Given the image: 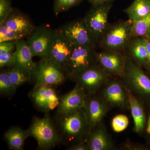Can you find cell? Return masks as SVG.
<instances>
[{"instance_id":"cell-1","label":"cell","mask_w":150,"mask_h":150,"mask_svg":"<svg viewBox=\"0 0 150 150\" xmlns=\"http://www.w3.org/2000/svg\"><path fill=\"white\" fill-rule=\"evenodd\" d=\"M58 118L57 131L61 141L71 146L87 140L91 128L83 108Z\"/></svg>"},{"instance_id":"cell-2","label":"cell","mask_w":150,"mask_h":150,"mask_svg":"<svg viewBox=\"0 0 150 150\" xmlns=\"http://www.w3.org/2000/svg\"><path fill=\"white\" fill-rule=\"evenodd\" d=\"M122 77L125 86L140 101L150 103V78L130 58H126Z\"/></svg>"},{"instance_id":"cell-3","label":"cell","mask_w":150,"mask_h":150,"mask_svg":"<svg viewBox=\"0 0 150 150\" xmlns=\"http://www.w3.org/2000/svg\"><path fill=\"white\" fill-rule=\"evenodd\" d=\"M133 21L119 22L108 28L100 38V45L105 50L119 51L128 46L132 39Z\"/></svg>"},{"instance_id":"cell-4","label":"cell","mask_w":150,"mask_h":150,"mask_svg":"<svg viewBox=\"0 0 150 150\" xmlns=\"http://www.w3.org/2000/svg\"><path fill=\"white\" fill-rule=\"evenodd\" d=\"M28 131L41 149H51L62 142L58 131L48 116L34 118Z\"/></svg>"},{"instance_id":"cell-5","label":"cell","mask_w":150,"mask_h":150,"mask_svg":"<svg viewBox=\"0 0 150 150\" xmlns=\"http://www.w3.org/2000/svg\"><path fill=\"white\" fill-rule=\"evenodd\" d=\"M67 75L65 70L48 58H42L36 64L32 76L35 87L40 85H59L64 82Z\"/></svg>"},{"instance_id":"cell-6","label":"cell","mask_w":150,"mask_h":150,"mask_svg":"<svg viewBox=\"0 0 150 150\" xmlns=\"http://www.w3.org/2000/svg\"><path fill=\"white\" fill-rule=\"evenodd\" d=\"M94 49L75 46L65 67V71L68 77L74 80L81 72L96 64V53Z\"/></svg>"},{"instance_id":"cell-7","label":"cell","mask_w":150,"mask_h":150,"mask_svg":"<svg viewBox=\"0 0 150 150\" xmlns=\"http://www.w3.org/2000/svg\"><path fill=\"white\" fill-rule=\"evenodd\" d=\"M55 37V30L47 25L36 28L26 40L33 56L48 58Z\"/></svg>"},{"instance_id":"cell-8","label":"cell","mask_w":150,"mask_h":150,"mask_svg":"<svg viewBox=\"0 0 150 150\" xmlns=\"http://www.w3.org/2000/svg\"><path fill=\"white\" fill-rule=\"evenodd\" d=\"M108 76L98 64H95L77 76L76 84L88 95L96 93L107 83Z\"/></svg>"},{"instance_id":"cell-9","label":"cell","mask_w":150,"mask_h":150,"mask_svg":"<svg viewBox=\"0 0 150 150\" xmlns=\"http://www.w3.org/2000/svg\"><path fill=\"white\" fill-rule=\"evenodd\" d=\"M61 28L74 46L95 48L98 40L92 34L83 18L68 23Z\"/></svg>"},{"instance_id":"cell-10","label":"cell","mask_w":150,"mask_h":150,"mask_svg":"<svg viewBox=\"0 0 150 150\" xmlns=\"http://www.w3.org/2000/svg\"><path fill=\"white\" fill-rule=\"evenodd\" d=\"M112 3L93 6L83 18L87 26L95 38L100 39L108 28V18Z\"/></svg>"},{"instance_id":"cell-11","label":"cell","mask_w":150,"mask_h":150,"mask_svg":"<svg viewBox=\"0 0 150 150\" xmlns=\"http://www.w3.org/2000/svg\"><path fill=\"white\" fill-rule=\"evenodd\" d=\"M96 62L108 76L122 77L126 58L119 51L106 50L96 53Z\"/></svg>"},{"instance_id":"cell-12","label":"cell","mask_w":150,"mask_h":150,"mask_svg":"<svg viewBox=\"0 0 150 150\" xmlns=\"http://www.w3.org/2000/svg\"><path fill=\"white\" fill-rule=\"evenodd\" d=\"M100 96L109 106L123 108L129 106L126 86L118 80L109 79L102 88Z\"/></svg>"},{"instance_id":"cell-13","label":"cell","mask_w":150,"mask_h":150,"mask_svg":"<svg viewBox=\"0 0 150 150\" xmlns=\"http://www.w3.org/2000/svg\"><path fill=\"white\" fill-rule=\"evenodd\" d=\"M74 47L65 36L61 28L55 30L54 43L47 58L65 70V66Z\"/></svg>"},{"instance_id":"cell-14","label":"cell","mask_w":150,"mask_h":150,"mask_svg":"<svg viewBox=\"0 0 150 150\" xmlns=\"http://www.w3.org/2000/svg\"><path fill=\"white\" fill-rule=\"evenodd\" d=\"M96 94L88 95L83 107L91 129L102 122L109 106L101 96Z\"/></svg>"},{"instance_id":"cell-15","label":"cell","mask_w":150,"mask_h":150,"mask_svg":"<svg viewBox=\"0 0 150 150\" xmlns=\"http://www.w3.org/2000/svg\"><path fill=\"white\" fill-rule=\"evenodd\" d=\"M88 95L77 85L60 99L57 115L62 116L83 108Z\"/></svg>"},{"instance_id":"cell-16","label":"cell","mask_w":150,"mask_h":150,"mask_svg":"<svg viewBox=\"0 0 150 150\" xmlns=\"http://www.w3.org/2000/svg\"><path fill=\"white\" fill-rule=\"evenodd\" d=\"M31 95L35 105L44 112L54 110L60 103V98L55 90L51 86L40 85L34 87Z\"/></svg>"},{"instance_id":"cell-17","label":"cell","mask_w":150,"mask_h":150,"mask_svg":"<svg viewBox=\"0 0 150 150\" xmlns=\"http://www.w3.org/2000/svg\"><path fill=\"white\" fill-rule=\"evenodd\" d=\"M33 57L26 40L22 39L16 41L12 65L24 70L32 77L36 67V63L33 59Z\"/></svg>"},{"instance_id":"cell-18","label":"cell","mask_w":150,"mask_h":150,"mask_svg":"<svg viewBox=\"0 0 150 150\" xmlns=\"http://www.w3.org/2000/svg\"><path fill=\"white\" fill-rule=\"evenodd\" d=\"M87 142L89 150H111L115 149L112 139L102 122L91 129Z\"/></svg>"},{"instance_id":"cell-19","label":"cell","mask_w":150,"mask_h":150,"mask_svg":"<svg viewBox=\"0 0 150 150\" xmlns=\"http://www.w3.org/2000/svg\"><path fill=\"white\" fill-rule=\"evenodd\" d=\"M126 88L129 99V106L134 120V131L137 134H141L144 131L146 122L144 108L139 100L127 88Z\"/></svg>"},{"instance_id":"cell-20","label":"cell","mask_w":150,"mask_h":150,"mask_svg":"<svg viewBox=\"0 0 150 150\" xmlns=\"http://www.w3.org/2000/svg\"><path fill=\"white\" fill-rule=\"evenodd\" d=\"M0 24H3L8 29L25 36L29 35L35 28L31 21L25 16L19 13L12 14V13Z\"/></svg>"},{"instance_id":"cell-21","label":"cell","mask_w":150,"mask_h":150,"mask_svg":"<svg viewBox=\"0 0 150 150\" xmlns=\"http://www.w3.org/2000/svg\"><path fill=\"white\" fill-rule=\"evenodd\" d=\"M128 46L132 61L140 67H146L148 62V54L146 38H132Z\"/></svg>"},{"instance_id":"cell-22","label":"cell","mask_w":150,"mask_h":150,"mask_svg":"<svg viewBox=\"0 0 150 150\" xmlns=\"http://www.w3.org/2000/svg\"><path fill=\"white\" fill-rule=\"evenodd\" d=\"M124 12L129 19L138 20L150 13V0H134Z\"/></svg>"},{"instance_id":"cell-23","label":"cell","mask_w":150,"mask_h":150,"mask_svg":"<svg viewBox=\"0 0 150 150\" xmlns=\"http://www.w3.org/2000/svg\"><path fill=\"white\" fill-rule=\"evenodd\" d=\"M29 136L28 131L14 127L6 132L5 137L10 147L15 150H21L23 148L24 142Z\"/></svg>"},{"instance_id":"cell-24","label":"cell","mask_w":150,"mask_h":150,"mask_svg":"<svg viewBox=\"0 0 150 150\" xmlns=\"http://www.w3.org/2000/svg\"><path fill=\"white\" fill-rule=\"evenodd\" d=\"M6 71L12 83L16 89L29 81L31 78L28 73L13 65L9 67Z\"/></svg>"},{"instance_id":"cell-25","label":"cell","mask_w":150,"mask_h":150,"mask_svg":"<svg viewBox=\"0 0 150 150\" xmlns=\"http://www.w3.org/2000/svg\"><path fill=\"white\" fill-rule=\"evenodd\" d=\"M150 31V13L142 18L133 21L131 35L132 38L146 37Z\"/></svg>"},{"instance_id":"cell-26","label":"cell","mask_w":150,"mask_h":150,"mask_svg":"<svg viewBox=\"0 0 150 150\" xmlns=\"http://www.w3.org/2000/svg\"><path fill=\"white\" fill-rule=\"evenodd\" d=\"M83 0H54V11L56 16L78 5Z\"/></svg>"},{"instance_id":"cell-27","label":"cell","mask_w":150,"mask_h":150,"mask_svg":"<svg viewBox=\"0 0 150 150\" xmlns=\"http://www.w3.org/2000/svg\"><path fill=\"white\" fill-rule=\"evenodd\" d=\"M16 89L12 83L6 70L0 73V91L1 93L10 95L14 93Z\"/></svg>"},{"instance_id":"cell-28","label":"cell","mask_w":150,"mask_h":150,"mask_svg":"<svg viewBox=\"0 0 150 150\" xmlns=\"http://www.w3.org/2000/svg\"><path fill=\"white\" fill-rule=\"evenodd\" d=\"M25 35L11 30L0 24V43L5 41H16L23 39Z\"/></svg>"},{"instance_id":"cell-29","label":"cell","mask_w":150,"mask_h":150,"mask_svg":"<svg viewBox=\"0 0 150 150\" xmlns=\"http://www.w3.org/2000/svg\"><path fill=\"white\" fill-rule=\"evenodd\" d=\"M129 118L123 114L116 115L111 121L112 130L116 133H120L126 129L129 126Z\"/></svg>"},{"instance_id":"cell-30","label":"cell","mask_w":150,"mask_h":150,"mask_svg":"<svg viewBox=\"0 0 150 150\" xmlns=\"http://www.w3.org/2000/svg\"><path fill=\"white\" fill-rule=\"evenodd\" d=\"M12 11L11 0H0V24L9 16Z\"/></svg>"},{"instance_id":"cell-31","label":"cell","mask_w":150,"mask_h":150,"mask_svg":"<svg viewBox=\"0 0 150 150\" xmlns=\"http://www.w3.org/2000/svg\"><path fill=\"white\" fill-rule=\"evenodd\" d=\"M14 51L6 54L0 55V67L2 69L4 67H9L13 64Z\"/></svg>"},{"instance_id":"cell-32","label":"cell","mask_w":150,"mask_h":150,"mask_svg":"<svg viewBox=\"0 0 150 150\" xmlns=\"http://www.w3.org/2000/svg\"><path fill=\"white\" fill-rule=\"evenodd\" d=\"M16 42L5 41V42H1L0 43V55L14 51Z\"/></svg>"},{"instance_id":"cell-33","label":"cell","mask_w":150,"mask_h":150,"mask_svg":"<svg viewBox=\"0 0 150 150\" xmlns=\"http://www.w3.org/2000/svg\"><path fill=\"white\" fill-rule=\"evenodd\" d=\"M121 149L126 150H146L148 148L140 144L126 142L122 145Z\"/></svg>"},{"instance_id":"cell-34","label":"cell","mask_w":150,"mask_h":150,"mask_svg":"<svg viewBox=\"0 0 150 150\" xmlns=\"http://www.w3.org/2000/svg\"><path fill=\"white\" fill-rule=\"evenodd\" d=\"M69 150H89L87 140H83L81 142L69 146L68 148Z\"/></svg>"},{"instance_id":"cell-35","label":"cell","mask_w":150,"mask_h":150,"mask_svg":"<svg viewBox=\"0 0 150 150\" xmlns=\"http://www.w3.org/2000/svg\"><path fill=\"white\" fill-rule=\"evenodd\" d=\"M93 6H97L106 4V3H112L114 0H88Z\"/></svg>"},{"instance_id":"cell-36","label":"cell","mask_w":150,"mask_h":150,"mask_svg":"<svg viewBox=\"0 0 150 150\" xmlns=\"http://www.w3.org/2000/svg\"><path fill=\"white\" fill-rule=\"evenodd\" d=\"M146 46L148 54V62L146 68H147L148 69H150V38H146Z\"/></svg>"},{"instance_id":"cell-37","label":"cell","mask_w":150,"mask_h":150,"mask_svg":"<svg viewBox=\"0 0 150 150\" xmlns=\"http://www.w3.org/2000/svg\"><path fill=\"white\" fill-rule=\"evenodd\" d=\"M144 131L148 137L150 138V112L148 116L147 121L146 122Z\"/></svg>"},{"instance_id":"cell-38","label":"cell","mask_w":150,"mask_h":150,"mask_svg":"<svg viewBox=\"0 0 150 150\" xmlns=\"http://www.w3.org/2000/svg\"><path fill=\"white\" fill-rule=\"evenodd\" d=\"M146 38H150V32H149V33H148L146 37Z\"/></svg>"},{"instance_id":"cell-39","label":"cell","mask_w":150,"mask_h":150,"mask_svg":"<svg viewBox=\"0 0 150 150\" xmlns=\"http://www.w3.org/2000/svg\"><path fill=\"white\" fill-rule=\"evenodd\" d=\"M149 71H150V69H149Z\"/></svg>"}]
</instances>
